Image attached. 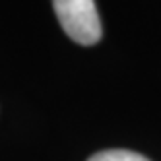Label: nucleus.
<instances>
[{
	"label": "nucleus",
	"instance_id": "nucleus-1",
	"mask_svg": "<svg viewBox=\"0 0 161 161\" xmlns=\"http://www.w3.org/2000/svg\"><path fill=\"white\" fill-rule=\"evenodd\" d=\"M64 33L80 45H95L101 39V19L95 0H53Z\"/></svg>",
	"mask_w": 161,
	"mask_h": 161
},
{
	"label": "nucleus",
	"instance_id": "nucleus-2",
	"mask_svg": "<svg viewBox=\"0 0 161 161\" xmlns=\"http://www.w3.org/2000/svg\"><path fill=\"white\" fill-rule=\"evenodd\" d=\"M87 161H149V159L136 152H128V149H105V152L91 155Z\"/></svg>",
	"mask_w": 161,
	"mask_h": 161
}]
</instances>
